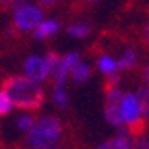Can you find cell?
<instances>
[{"mask_svg":"<svg viewBox=\"0 0 149 149\" xmlns=\"http://www.w3.org/2000/svg\"><path fill=\"white\" fill-rule=\"evenodd\" d=\"M3 90L8 93L13 105L23 110H36L43 103V90L36 80L15 75L3 82Z\"/></svg>","mask_w":149,"mask_h":149,"instance_id":"cell-1","label":"cell"},{"mask_svg":"<svg viewBox=\"0 0 149 149\" xmlns=\"http://www.w3.org/2000/svg\"><path fill=\"white\" fill-rule=\"evenodd\" d=\"M62 133L59 120L49 116L36 121L28 131L26 143L31 148H51L59 141Z\"/></svg>","mask_w":149,"mask_h":149,"instance_id":"cell-2","label":"cell"},{"mask_svg":"<svg viewBox=\"0 0 149 149\" xmlns=\"http://www.w3.org/2000/svg\"><path fill=\"white\" fill-rule=\"evenodd\" d=\"M41 20H43V13L35 5H23L18 10H15V25L22 31L36 28Z\"/></svg>","mask_w":149,"mask_h":149,"instance_id":"cell-3","label":"cell"},{"mask_svg":"<svg viewBox=\"0 0 149 149\" xmlns=\"http://www.w3.org/2000/svg\"><path fill=\"white\" fill-rule=\"evenodd\" d=\"M25 74L26 77H30L31 80L41 82L51 74V67L46 62V59L40 56H31L26 62H25Z\"/></svg>","mask_w":149,"mask_h":149,"instance_id":"cell-4","label":"cell"},{"mask_svg":"<svg viewBox=\"0 0 149 149\" xmlns=\"http://www.w3.org/2000/svg\"><path fill=\"white\" fill-rule=\"evenodd\" d=\"M121 105H120V110H121V115L126 123H134L139 120V102H138V97L134 93H126V95L121 97Z\"/></svg>","mask_w":149,"mask_h":149,"instance_id":"cell-5","label":"cell"},{"mask_svg":"<svg viewBox=\"0 0 149 149\" xmlns=\"http://www.w3.org/2000/svg\"><path fill=\"white\" fill-rule=\"evenodd\" d=\"M79 62V54L77 53H69L64 57H61V61L54 69V75H56V87H64L67 74H70V69Z\"/></svg>","mask_w":149,"mask_h":149,"instance_id":"cell-6","label":"cell"},{"mask_svg":"<svg viewBox=\"0 0 149 149\" xmlns=\"http://www.w3.org/2000/svg\"><path fill=\"white\" fill-rule=\"evenodd\" d=\"M57 30H59V23H57L56 20H46V22L41 20V22L38 23V26H36L35 38H38V40L48 38V36L54 35Z\"/></svg>","mask_w":149,"mask_h":149,"instance_id":"cell-7","label":"cell"},{"mask_svg":"<svg viewBox=\"0 0 149 149\" xmlns=\"http://www.w3.org/2000/svg\"><path fill=\"white\" fill-rule=\"evenodd\" d=\"M105 118L110 125H113V126H121L123 123H125V118H123L121 115V110L116 103H110L108 107L105 108Z\"/></svg>","mask_w":149,"mask_h":149,"instance_id":"cell-8","label":"cell"},{"mask_svg":"<svg viewBox=\"0 0 149 149\" xmlns=\"http://www.w3.org/2000/svg\"><path fill=\"white\" fill-rule=\"evenodd\" d=\"M70 75H72V79L75 82H85L88 79V75H90V67L87 64H84V62H77L72 69H70Z\"/></svg>","mask_w":149,"mask_h":149,"instance_id":"cell-9","label":"cell"},{"mask_svg":"<svg viewBox=\"0 0 149 149\" xmlns=\"http://www.w3.org/2000/svg\"><path fill=\"white\" fill-rule=\"evenodd\" d=\"M136 61H138L136 53L133 49H128V51H125V54L120 57L118 61H116V67H118V69H131L136 64Z\"/></svg>","mask_w":149,"mask_h":149,"instance_id":"cell-10","label":"cell"},{"mask_svg":"<svg viewBox=\"0 0 149 149\" xmlns=\"http://www.w3.org/2000/svg\"><path fill=\"white\" fill-rule=\"evenodd\" d=\"M131 146V141H130V136L126 134H118L111 138L108 143L102 144V148H115V149H126Z\"/></svg>","mask_w":149,"mask_h":149,"instance_id":"cell-11","label":"cell"},{"mask_svg":"<svg viewBox=\"0 0 149 149\" xmlns=\"http://www.w3.org/2000/svg\"><path fill=\"white\" fill-rule=\"evenodd\" d=\"M143 115H149V87H141L136 93Z\"/></svg>","mask_w":149,"mask_h":149,"instance_id":"cell-12","label":"cell"},{"mask_svg":"<svg viewBox=\"0 0 149 149\" xmlns=\"http://www.w3.org/2000/svg\"><path fill=\"white\" fill-rule=\"evenodd\" d=\"M98 67H100V70L103 74H108V75H111L115 70L118 69V67H116V61H113V59L108 57V56H103V57L98 59Z\"/></svg>","mask_w":149,"mask_h":149,"instance_id":"cell-13","label":"cell"},{"mask_svg":"<svg viewBox=\"0 0 149 149\" xmlns=\"http://www.w3.org/2000/svg\"><path fill=\"white\" fill-rule=\"evenodd\" d=\"M53 98H54V103H56L57 107H61V108L67 107V103H69V98H67V93H66V90H64V87L54 88Z\"/></svg>","mask_w":149,"mask_h":149,"instance_id":"cell-14","label":"cell"},{"mask_svg":"<svg viewBox=\"0 0 149 149\" xmlns=\"http://www.w3.org/2000/svg\"><path fill=\"white\" fill-rule=\"evenodd\" d=\"M12 107H13V102L8 97V93L5 92V90L0 92V115H7L12 110Z\"/></svg>","mask_w":149,"mask_h":149,"instance_id":"cell-15","label":"cell"},{"mask_svg":"<svg viewBox=\"0 0 149 149\" xmlns=\"http://www.w3.org/2000/svg\"><path fill=\"white\" fill-rule=\"evenodd\" d=\"M67 31H69V35L75 36V38H84V36L88 35L90 28H88L87 25H70V26L67 28Z\"/></svg>","mask_w":149,"mask_h":149,"instance_id":"cell-16","label":"cell"},{"mask_svg":"<svg viewBox=\"0 0 149 149\" xmlns=\"http://www.w3.org/2000/svg\"><path fill=\"white\" fill-rule=\"evenodd\" d=\"M33 125H35V118L30 116V115H23V116H20L18 121H17V126H18L20 131H30Z\"/></svg>","mask_w":149,"mask_h":149,"instance_id":"cell-17","label":"cell"},{"mask_svg":"<svg viewBox=\"0 0 149 149\" xmlns=\"http://www.w3.org/2000/svg\"><path fill=\"white\" fill-rule=\"evenodd\" d=\"M121 92H120L118 87H115L113 84H110L108 88H107V100L110 102V103H118L120 100H121Z\"/></svg>","mask_w":149,"mask_h":149,"instance_id":"cell-18","label":"cell"},{"mask_svg":"<svg viewBox=\"0 0 149 149\" xmlns=\"http://www.w3.org/2000/svg\"><path fill=\"white\" fill-rule=\"evenodd\" d=\"M59 61H61V57L57 56L56 53H49L48 56H46V62H48V64H49V67H51V72H54V69L57 67Z\"/></svg>","mask_w":149,"mask_h":149,"instance_id":"cell-19","label":"cell"},{"mask_svg":"<svg viewBox=\"0 0 149 149\" xmlns=\"http://www.w3.org/2000/svg\"><path fill=\"white\" fill-rule=\"evenodd\" d=\"M41 7H53V5L57 3V0H38Z\"/></svg>","mask_w":149,"mask_h":149,"instance_id":"cell-20","label":"cell"},{"mask_svg":"<svg viewBox=\"0 0 149 149\" xmlns=\"http://www.w3.org/2000/svg\"><path fill=\"white\" fill-rule=\"evenodd\" d=\"M138 148H149V138H144L138 143Z\"/></svg>","mask_w":149,"mask_h":149,"instance_id":"cell-21","label":"cell"},{"mask_svg":"<svg viewBox=\"0 0 149 149\" xmlns=\"http://www.w3.org/2000/svg\"><path fill=\"white\" fill-rule=\"evenodd\" d=\"M143 77H144V80H146V84L149 85V66L144 69V72H143Z\"/></svg>","mask_w":149,"mask_h":149,"instance_id":"cell-22","label":"cell"},{"mask_svg":"<svg viewBox=\"0 0 149 149\" xmlns=\"http://www.w3.org/2000/svg\"><path fill=\"white\" fill-rule=\"evenodd\" d=\"M2 2H3L5 5H10V3H12V2H13V0H2Z\"/></svg>","mask_w":149,"mask_h":149,"instance_id":"cell-23","label":"cell"},{"mask_svg":"<svg viewBox=\"0 0 149 149\" xmlns=\"http://www.w3.org/2000/svg\"><path fill=\"white\" fill-rule=\"evenodd\" d=\"M146 35H148V40H149V23H148V28H146Z\"/></svg>","mask_w":149,"mask_h":149,"instance_id":"cell-24","label":"cell"}]
</instances>
